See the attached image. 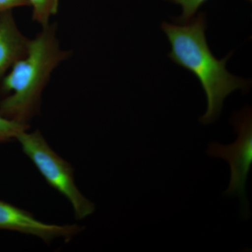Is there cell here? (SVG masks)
<instances>
[{"instance_id":"277c9868","label":"cell","mask_w":252,"mask_h":252,"mask_svg":"<svg viewBox=\"0 0 252 252\" xmlns=\"http://www.w3.org/2000/svg\"><path fill=\"white\" fill-rule=\"evenodd\" d=\"M230 123L234 126L238 138L233 143L222 145L218 142L209 144L207 154L212 157L224 159L229 163L231 175L225 194L237 195L241 204V216L250 217V207L245 194V185L252 164V114L251 107L232 116Z\"/></svg>"},{"instance_id":"30bf717a","label":"cell","mask_w":252,"mask_h":252,"mask_svg":"<svg viewBox=\"0 0 252 252\" xmlns=\"http://www.w3.org/2000/svg\"><path fill=\"white\" fill-rule=\"evenodd\" d=\"M29 5L28 0H0V12Z\"/></svg>"},{"instance_id":"3957f363","label":"cell","mask_w":252,"mask_h":252,"mask_svg":"<svg viewBox=\"0 0 252 252\" xmlns=\"http://www.w3.org/2000/svg\"><path fill=\"white\" fill-rule=\"evenodd\" d=\"M24 154L34 163L46 182L69 201L77 220H83L94 211V205L79 191L72 165L56 153L40 131H23L16 137Z\"/></svg>"},{"instance_id":"8992f818","label":"cell","mask_w":252,"mask_h":252,"mask_svg":"<svg viewBox=\"0 0 252 252\" xmlns=\"http://www.w3.org/2000/svg\"><path fill=\"white\" fill-rule=\"evenodd\" d=\"M29 42L18 29L12 11L0 12V86L8 71L27 54Z\"/></svg>"},{"instance_id":"ba28073f","label":"cell","mask_w":252,"mask_h":252,"mask_svg":"<svg viewBox=\"0 0 252 252\" xmlns=\"http://www.w3.org/2000/svg\"><path fill=\"white\" fill-rule=\"evenodd\" d=\"M29 127V124L14 122L0 114V143L16 140L21 132L28 130Z\"/></svg>"},{"instance_id":"5b68a950","label":"cell","mask_w":252,"mask_h":252,"mask_svg":"<svg viewBox=\"0 0 252 252\" xmlns=\"http://www.w3.org/2000/svg\"><path fill=\"white\" fill-rule=\"evenodd\" d=\"M84 229L77 224L56 225L36 220L29 212L0 200V230H12L38 237L49 243L56 238L69 241Z\"/></svg>"},{"instance_id":"7a4b0ae2","label":"cell","mask_w":252,"mask_h":252,"mask_svg":"<svg viewBox=\"0 0 252 252\" xmlns=\"http://www.w3.org/2000/svg\"><path fill=\"white\" fill-rule=\"evenodd\" d=\"M56 25L49 24L33 39L27 54L9 69L0 86V114L23 124L39 112L41 94L51 73L70 52L61 49Z\"/></svg>"},{"instance_id":"6da1fadb","label":"cell","mask_w":252,"mask_h":252,"mask_svg":"<svg viewBox=\"0 0 252 252\" xmlns=\"http://www.w3.org/2000/svg\"><path fill=\"white\" fill-rule=\"evenodd\" d=\"M206 16L201 12L183 24L163 22L162 31L171 45L168 57L176 64L198 78L207 99L206 112L200 117L208 125L217 120L223 109V101L236 90L248 91L251 82L230 74L226 63L231 52L223 59H217L209 47L205 35Z\"/></svg>"},{"instance_id":"9c48e42d","label":"cell","mask_w":252,"mask_h":252,"mask_svg":"<svg viewBox=\"0 0 252 252\" xmlns=\"http://www.w3.org/2000/svg\"><path fill=\"white\" fill-rule=\"evenodd\" d=\"M166 1L180 5L182 8V13L175 21L180 24H183V23L189 22L190 20L195 17L200 6L208 0H166ZM247 1H252V0H247Z\"/></svg>"},{"instance_id":"52a82bcc","label":"cell","mask_w":252,"mask_h":252,"mask_svg":"<svg viewBox=\"0 0 252 252\" xmlns=\"http://www.w3.org/2000/svg\"><path fill=\"white\" fill-rule=\"evenodd\" d=\"M32 7V19L44 28L49 24L51 16L59 11V0H28Z\"/></svg>"}]
</instances>
